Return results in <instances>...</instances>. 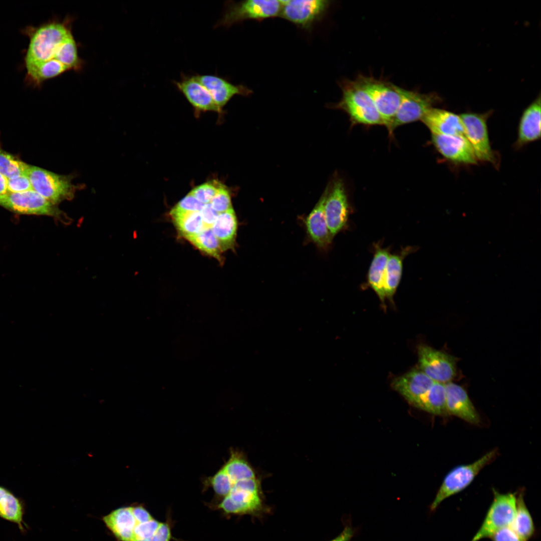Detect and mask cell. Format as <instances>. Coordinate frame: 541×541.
I'll use <instances>...</instances> for the list:
<instances>
[{
  "mask_svg": "<svg viewBox=\"0 0 541 541\" xmlns=\"http://www.w3.org/2000/svg\"><path fill=\"white\" fill-rule=\"evenodd\" d=\"M30 32L25 65L29 77L35 83L82 68L84 61L79 55L69 18L45 24Z\"/></svg>",
  "mask_w": 541,
  "mask_h": 541,
  "instance_id": "6da1fadb",
  "label": "cell"
},
{
  "mask_svg": "<svg viewBox=\"0 0 541 541\" xmlns=\"http://www.w3.org/2000/svg\"><path fill=\"white\" fill-rule=\"evenodd\" d=\"M223 469L228 477L230 489L220 499L216 508L228 514H253L260 511L262 503L256 478L239 479Z\"/></svg>",
  "mask_w": 541,
  "mask_h": 541,
  "instance_id": "7a4b0ae2",
  "label": "cell"
},
{
  "mask_svg": "<svg viewBox=\"0 0 541 541\" xmlns=\"http://www.w3.org/2000/svg\"><path fill=\"white\" fill-rule=\"evenodd\" d=\"M342 90V98L338 107L348 114L354 124L383 125L372 100L358 80L345 83Z\"/></svg>",
  "mask_w": 541,
  "mask_h": 541,
  "instance_id": "3957f363",
  "label": "cell"
},
{
  "mask_svg": "<svg viewBox=\"0 0 541 541\" xmlns=\"http://www.w3.org/2000/svg\"><path fill=\"white\" fill-rule=\"evenodd\" d=\"M26 175L33 189L55 205L72 199L79 188L72 183V176L58 174L36 166L30 165Z\"/></svg>",
  "mask_w": 541,
  "mask_h": 541,
  "instance_id": "277c9868",
  "label": "cell"
},
{
  "mask_svg": "<svg viewBox=\"0 0 541 541\" xmlns=\"http://www.w3.org/2000/svg\"><path fill=\"white\" fill-rule=\"evenodd\" d=\"M281 1L247 0L226 1L221 18L215 28L229 27L247 20H261L280 16Z\"/></svg>",
  "mask_w": 541,
  "mask_h": 541,
  "instance_id": "5b68a950",
  "label": "cell"
},
{
  "mask_svg": "<svg viewBox=\"0 0 541 541\" xmlns=\"http://www.w3.org/2000/svg\"><path fill=\"white\" fill-rule=\"evenodd\" d=\"M496 450L486 453L469 464L456 466L445 476L435 498L430 506L433 511L445 499L466 488L474 480L481 470L495 457Z\"/></svg>",
  "mask_w": 541,
  "mask_h": 541,
  "instance_id": "8992f818",
  "label": "cell"
},
{
  "mask_svg": "<svg viewBox=\"0 0 541 541\" xmlns=\"http://www.w3.org/2000/svg\"><path fill=\"white\" fill-rule=\"evenodd\" d=\"M0 206L16 213L52 216L64 223L70 221L57 205L34 190L19 193L8 192L0 196Z\"/></svg>",
  "mask_w": 541,
  "mask_h": 541,
  "instance_id": "52a82bcc",
  "label": "cell"
},
{
  "mask_svg": "<svg viewBox=\"0 0 541 541\" xmlns=\"http://www.w3.org/2000/svg\"><path fill=\"white\" fill-rule=\"evenodd\" d=\"M493 498L480 526L470 541L489 537L497 530L511 526L515 515L516 495L493 489Z\"/></svg>",
  "mask_w": 541,
  "mask_h": 541,
  "instance_id": "ba28073f",
  "label": "cell"
},
{
  "mask_svg": "<svg viewBox=\"0 0 541 541\" xmlns=\"http://www.w3.org/2000/svg\"><path fill=\"white\" fill-rule=\"evenodd\" d=\"M492 112L483 113L466 112L460 117L464 128V135L471 144L477 160L496 166V153L490 143L487 121Z\"/></svg>",
  "mask_w": 541,
  "mask_h": 541,
  "instance_id": "9c48e42d",
  "label": "cell"
},
{
  "mask_svg": "<svg viewBox=\"0 0 541 541\" xmlns=\"http://www.w3.org/2000/svg\"><path fill=\"white\" fill-rule=\"evenodd\" d=\"M358 81L371 97L388 129L401 102L400 88L372 77H361Z\"/></svg>",
  "mask_w": 541,
  "mask_h": 541,
  "instance_id": "30bf717a",
  "label": "cell"
},
{
  "mask_svg": "<svg viewBox=\"0 0 541 541\" xmlns=\"http://www.w3.org/2000/svg\"><path fill=\"white\" fill-rule=\"evenodd\" d=\"M402 100L388 128L389 133L404 124L421 120L431 108L441 99L436 93L422 94L400 88Z\"/></svg>",
  "mask_w": 541,
  "mask_h": 541,
  "instance_id": "8fae6325",
  "label": "cell"
},
{
  "mask_svg": "<svg viewBox=\"0 0 541 541\" xmlns=\"http://www.w3.org/2000/svg\"><path fill=\"white\" fill-rule=\"evenodd\" d=\"M419 369L434 382L446 384L456 375V359L426 345L418 348Z\"/></svg>",
  "mask_w": 541,
  "mask_h": 541,
  "instance_id": "7c38bea8",
  "label": "cell"
},
{
  "mask_svg": "<svg viewBox=\"0 0 541 541\" xmlns=\"http://www.w3.org/2000/svg\"><path fill=\"white\" fill-rule=\"evenodd\" d=\"M280 16L302 28L308 29L323 16L330 5L326 0L281 1Z\"/></svg>",
  "mask_w": 541,
  "mask_h": 541,
  "instance_id": "4fadbf2b",
  "label": "cell"
},
{
  "mask_svg": "<svg viewBox=\"0 0 541 541\" xmlns=\"http://www.w3.org/2000/svg\"><path fill=\"white\" fill-rule=\"evenodd\" d=\"M327 226L333 239L346 225L349 214L347 196L343 183L337 180L328 191L324 205Z\"/></svg>",
  "mask_w": 541,
  "mask_h": 541,
  "instance_id": "5bb4252c",
  "label": "cell"
},
{
  "mask_svg": "<svg viewBox=\"0 0 541 541\" xmlns=\"http://www.w3.org/2000/svg\"><path fill=\"white\" fill-rule=\"evenodd\" d=\"M431 141L440 155L453 164L473 165L477 163L474 150L464 135L432 134Z\"/></svg>",
  "mask_w": 541,
  "mask_h": 541,
  "instance_id": "9a60e30c",
  "label": "cell"
},
{
  "mask_svg": "<svg viewBox=\"0 0 541 541\" xmlns=\"http://www.w3.org/2000/svg\"><path fill=\"white\" fill-rule=\"evenodd\" d=\"M177 89L197 112L214 111L221 113L207 90L198 81L195 75L181 73L179 81H173Z\"/></svg>",
  "mask_w": 541,
  "mask_h": 541,
  "instance_id": "2e32d148",
  "label": "cell"
},
{
  "mask_svg": "<svg viewBox=\"0 0 541 541\" xmlns=\"http://www.w3.org/2000/svg\"><path fill=\"white\" fill-rule=\"evenodd\" d=\"M198 81L209 92L217 106L223 107L235 95L247 96L252 91L243 85H235L217 75H195Z\"/></svg>",
  "mask_w": 541,
  "mask_h": 541,
  "instance_id": "e0dca14e",
  "label": "cell"
},
{
  "mask_svg": "<svg viewBox=\"0 0 541 541\" xmlns=\"http://www.w3.org/2000/svg\"><path fill=\"white\" fill-rule=\"evenodd\" d=\"M448 414L456 416L472 424H478L480 417L466 390L453 383L445 384Z\"/></svg>",
  "mask_w": 541,
  "mask_h": 541,
  "instance_id": "ac0fdd59",
  "label": "cell"
},
{
  "mask_svg": "<svg viewBox=\"0 0 541 541\" xmlns=\"http://www.w3.org/2000/svg\"><path fill=\"white\" fill-rule=\"evenodd\" d=\"M540 97L539 95L523 111L517 128L516 149L539 140L541 136Z\"/></svg>",
  "mask_w": 541,
  "mask_h": 541,
  "instance_id": "d6986e66",
  "label": "cell"
},
{
  "mask_svg": "<svg viewBox=\"0 0 541 541\" xmlns=\"http://www.w3.org/2000/svg\"><path fill=\"white\" fill-rule=\"evenodd\" d=\"M434 382L420 369H415L396 378L392 386L394 389L414 406Z\"/></svg>",
  "mask_w": 541,
  "mask_h": 541,
  "instance_id": "ffe728a7",
  "label": "cell"
},
{
  "mask_svg": "<svg viewBox=\"0 0 541 541\" xmlns=\"http://www.w3.org/2000/svg\"><path fill=\"white\" fill-rule=\"evenodd\" d=\"M421 121L432 134L464 135V128L460 116L453 112L433 107Z\"/></svg>",
  "mask_w": 541,
  "mask_h": 541,
  "instance_id": "44dd1931",
  "label": "cell"
},
{
  "mask_svg": "<svg viewBox=\"0 0 541 541\" xmlns=\"http://www.w3.org/2000/svg\"><path fill=\"white\" fill-rule=\"evenodd\" d=\"M326 190L317 204L304 220L308 237L318 247L325 249L332 241L325 218L324 205Z\"/></svg>",
  "mask_w": 541,
  "mask_h": 541,
  "instance_id": "7402d4cb",
  "label": "cell"
},
{
  "mask_svg": "<svg viewBox=\"0 0 541 541\" xmlns=\"http://www.w3.org/2000/svg\"><path fill=\"white\" fill-rule=\"evenodd\" d=\"M102 520L118 540L131 541L133 530L137 522L130 506L115 509L103 516Z\"/></svg>",
  "mask_w": 541,
  "mask_h": 541,
  "instance_id": "603a6c76",
  "label": "cell"
},
{
  "mask_svg": "<svg viewBox=\"0 0 541 541\" xmlns=\"http://www.w3.org/2000/svg\"><path fill=\"white\" fill-rule=\"evenodd\" d=\"M24 501L5 487L0 485V517L16 523L24 533L28 528L24 520Z\"/></svg>",
  "mask_w": 541,
  "mask_h": 541,
  "instance_id": "cb8c5ba5",
  "label": "cell"
},
{
  "mask_svg": "<svg viewBox=\"0 0 541 541\" xmlns=\"http://www.w3.org/2000/svg\"><path fill=\"white\" fill-rule=\"evenodd\" d=\"M211 228L222 251L233 248L237 234V220L233 208L218 213Z\"/></svg>",
  "mask_w": 541,
  "mask_h": 541,
  "instance_id": "d4e9b609",
  "label": "cell"
},
{
  "mask_svg": "<svg viewBox=\"0 0 541 541\" xmlns=\"http://www.w3.org/2000/svg\"><path fill=\"white\" fill-rule=\"evenodd\" d=\"M390 255L388 249L376 246L368 271V284L382 303H384L386 299L384 290V278L386 263Z\"/></svg>",
  "mask_w": 541,
  "mask_h": 541,
  "instance_id": "484cf974",
  "label": "cell"
},
{
  "mask_svg": "<svg viewBox=\"0 0 541 541\" xmlns=\"http://www.w3.org/2000/svg\"><path fill=\"white\" fill-rule=\"evenodd\" d=\"M414 406L433 414L448 415L445 384L434 382Z\"/></svg>",
  "mask_w": 541,
  "mask_h": 541,
  "instance_id": "4316f807",
  "label": "cell"
},
{
  "mask_svg": "<svg viewBox=\"0 0 541 541\" xmlns=\"http://www.w3.org/2000/svg\"><path fill=\"white\" fill-rule=\"evenodd\" d=\"M410 248H405L399 254H390L385 267L384 278V290L385 298L392 301L399 285L403 269V261L410 252Z\"/></svg>",
  "mask_w": 541,
  "mask_h": 541,
  "instance_id": "83f0119b",
  "label": "cell"
},
{
  "mask_svg": "<svg viewBox=\"0 0 541 541\" xmlns=\"http://www.w3.org/2000/svg\"><path fill=\"white\" fill-rule=\"evenodd\" d=\"M511 527L525 541L530 539L535 532L533 520L522 492L516 495L515 515Z\"/></svg>",
  "mask_w": 541,
  "mask_h": 541,
  "instance_id": "f1b7e54d",
  "label": "cell"
},
{
  "mask_svg": "<svg viewBox=\"0 0 541 541\" xmlns=\"http://www.w3.org/2000/svg\"><path fill=\"white\" fill-rule=\"evenodd\" d=\"M185 238L200 251L219 261L221 260L222 250L211 228L205 227L200 232Z\"/></svg>",
  "mask_w": 541,
  "mask_h": 541,
  "instance_id": "f546056e",
  "label": "cell"
},
{
  "mask_svg": "<svg viewBox=\"0 0 541 541\" xmlns=\"http://www.w3.org/2000/svg\"><path fill=\"white\" fill-rule=\"evenodd\" d=\"M176 228L184 237L200 232L205 227L199 212L170 215Z\"/></svg>",
  "mask_w": 541,
  "mask_h": 541,
  "instance_id": "4dcf8cb0",
  "label": "cell"
},
{
  "mask_svg": "<svg viewBox=\"0 0 541 541\" xmlns=\"http://www.w3.org/2000/svg\"><path fill=\"white\" fill-rule=\"evenodd\" d=\"M30 165L0 148V173L8 179L26 175Z\"/></svg>",
  "mask_w": 541,
  "mask_h": 541,
  "instance_id": "1f68e13d",
  "label": "cell"
},
{
  "mask_svg": "<svg viewBox=\"0 0 541 541\" xmlns=\"http://www.w3.org/2000/svg\"><path fill=\"white\" fill-rule=\"evenodd\" d=\"M161 523L154 518L137 523L134 529L131 541H151Z\"/></svg>",
  "mask_w": 541,
  "mask_h": 541,
  "instance_id": "d6a6232c",
  "label": "cell"
},
{
  "mask_svg": "<svg viewBox=\"0 0 541 541\" xmlns=\"http://www.w3.org/2000/svg\"><path fill=\"white\" fill-rule=\"evenodd\" d=\"M220 185L213 182H207L196 186L189 193L203 204L210 203Z\"/></svg>",
  "mask_w": 541,
  "mask_h": 541,
  "instance_id": "836d02e7",
  "label": "cell"
},
{
  "mask_svg": "<svg viewBox=\"0 0 541 541\" xmlns=\"http://www.w3.org/2000/svg\"><path fill=\"white\" fill-rule=\"evenodd\" d=\"M210 204L218 213L225 212L232 208L229 192L223 185H220Z\"/></svg>",
  "mask_w": 541,
  "mask_h": 541,
  "instance_id": "e575fe53",
  "label": "cell"
},
{
  "mask_svg": "<svg viewBox=\"0 0 541 541\" xmlns=\"http://www.w3.org/2000/svg\"><path fill=\"white\" fill-rule=\"evenodd\" d=\"M204 204L188 193L171 209L170 215L189 212H199Z\"/></svg>",
  "mask_w": 541,
  "mask_h": 541,
  "instance_id": "d590c367",
  "label": "cell"
},
{
  "mask_svg": "<svg viewBox=\"0 0 541 541\" xmlns=\"http://www.w3.org/2000/svg\"><path fill=\"white\" fill-rule=\"evenodd\" d=\"M8 192L19 193L33 190L30 180L27 175H21L8 179Z\"/></svg>",
  "mask_w": 541,
  "mask_h": 541,
  "instance_id": "8d00e7d4",
  "label": "cell"
},
{
  "mask_svg": "<svg viewBox=\"0 0 541 541\" xmlns=\"http://www.w3.org/2000/svg\"><path fill=\"white\" fill-rule=\"evenodd\" d=\"M489 538L492 541H525L511 526L505 527L497 530Z\"/></svg>",
  "mask_w": 541,
  "mask_h": 541,
  "instance_id": "74e56055",
  "label": "cell"
},
{
  "mask_svg": "<svg viewBox=\"0 0 541 541\" xmlns=\"http://www.w3.org/2000/svg\"><path fill=\"white\" fill-rule=\"evenodd\" d=\"M199 212L205 227L211 228L218 213L212 208L210 203L204 204Z\"/></svg>",
  "mask_w": 541,
  "mask_h": 541,
  "instance_id": "f35d334b",
  "label": "cell"
},
{
  "mask_svg": "<svg viewBox=\"0 0 541 541\" xmlns=\"http://www.w3.org/2000/svg\"><path fill=\"white\" fill-rule=\"evenodd\" d=\"M130 507L137 523L143 522L153 518L142 505H130Z\"/></svg>",
  "mask_w": 541,
  "mask_h": 541,
  "instance_id": "ab89813d",
  "label": "cell"
},
{
  "mask_svg": "<svg viewBox=\"0 0 541 541\" xmlns=\"http://www.w3.org/2000/svg\"><path fill=\"white\" fill-rule=\"evenodd\" d=\"M354 531L350 526H346L341 533L331 541H350Z\"/></svg>",
  "mask_w": 541,
  "mask_h": 541,
  "instance_id": "60d3db41",
  "label": "cell"
},
{
  "mask_svg": "<svg viewBox=\"0 0 541 541\" xmlns=\"http://www.w3.org/2000/svg\"><path fill=\"white\" fill-rule=\"evenodd\" d=\"M8 192V178L0 173V196Z\"/></svg>",
  "mask_w": 541,
  "mask_h": 541,
  "instance_id": "b9f144b4",
  "label": "cell"
}]
</instances>
